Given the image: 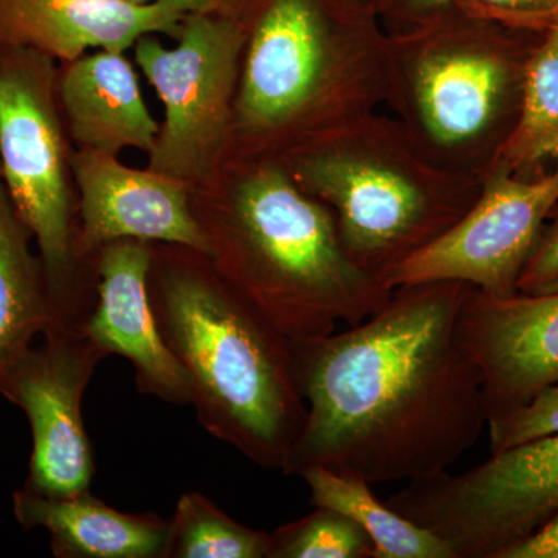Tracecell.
Returning <instances> with one entry per match:
<instances>
[{
  "label": "cell",
  "instance_id": "7c38bea8",
  "mask_svg": "<svg viewBox=\"0 0 558 558\" xmlns=\"http://www.w3.org/2000/svg\"><path fill=\"white\" fill-rule=\"evenodd\" d=\"M458 332L480 373L487 422L557 384L558 290L499 296L472 288Z\"/></svg>",
  "mask_w": 558,
  "mask_h": 558
},
{
  "label": "cell",
  "instance_id": "e0dca14e",
  "mask_svg": "<svg viewBox=\"0 0 558 558\" xmlns=\"http://www.w3.org/2000/svg\"><path fill=\"white\" fill-rule=\"evenodd\" d=\"M58 95L80 149L117 156L135 148L150 153L159 123L143 100L134 69L116 51L100 50L69 62Z\"/></svg>",
  "mask_w": 558,
  "mask_h": 558
},
{
  "label": "cell",
  "instance_id": "3957f363",
  "mask_svg": "<svg viewBox=\"0 0 558 558\" xmlns=\"http://www.w3.org/2000/svg\"><path fill=\"white\" fill-rule=\"evenodd\" d=\"M201 226L220 277L290 343L359 325L395 290L351 259L329 207L274 157L245 168L218 220Z\"/></svg>",
  "mask_w": 558,
  "mask_h": 558
},
{
  "label": "cell",
  "instance_id": "7402d4cb",
  "mask_svg": "<svg viewBox=\"0 0 558 558\" xmlns=\"http://www.w3.org/2000/svg\"><path fill=\"white\" fill-rule=\"evenodd\" d=\"M368 534L354 520L328 508L278 527L267 558H373Z\"/></svg>",
  "mask_w": 558,
  "mask_h": 558
},
{
  "label": "cell",
  "instance_id": "f1b7e54d",
  "mask_svg": "<svg viewBox=\"0 0 558 558\" xmlns=\"http://www.w3.org/2000/svg\"><path fill=\"white\" fill-rule=\"evenodd\" d=\"M354 2L360 3V5L366 7V9L376 11L377 14H381L385 5H387V0H354Z\"/></svg>",
  "mask_w": 558,
  "mask_h": 558
},
{
  "label": "cell",
  "instance_id": "603a6c76",
  "mask_svg": "<svg viewBox=\"0 0 558 558\" xmlns=\"http://www.w3.org/2000/svg\"><path fill=\"white\" fill-rule=\"evenodd\" d=\"M449 5L470 7L535 31L558 25V0H387L380 20L387 32L407 31Z\"/></svg>",
  "mask_w": 558,
  "mask_h": 558
},
{
  "label": "cell",
  "instance_id": "7a4b0ae2",
  "mask_svg": "<svg viewBox=\"0 0 558 558\" xmlns=\"http://www.w3.org/2000/svg\"><path fill=\"white\" fill-rule=\"evenodd\" d=\"M153 245V244H150ZM153 248L148 290L191 405L213 438L264 469H284L306 424L292 343L242 299L204 253Z\"/></svg>",
  "mask_w": 558,
  "mask_h": 558
},
{
  "label": "cell",
  "instance_id": "6da1fadb",
  "mask_svg": "<svg viewBox=\"0 0 558 558\" xmlns=\"http://www.w3.org/2000/svg\"><path fill=\"white\" fill-rule=\"evenodd\" d=\"M473 286H399L343 332L292 343L307 416L284 475L325 468L371 484L447 472L487 428L481 379L458 332Z\"/></svg>",
  "mask_w": 558,
  "mask_h": 558
},
{
  "label": "cell",
  "instance_id": "83f0119b",
  "mask_svg": "<svg viewBox=\"0 0 558 558\" xmlns=\"http://www.w3.org/2000/svg\"><path fill=\"white\" fill-rule=\"evenodd\" d=\"M255 3L256 0H226L229 13L238 17H244Z\"/></svg>",
  "mask_w": 558,
  "mask_h": 558
},
{
  "label": "cell",
  "instance_id": "4fadbf2b",
  "mask_svg": "<svg viewBox=\"0 0 558 558\" xmlns=\"http://www.w3.org/2000/svg\"><path fill=\"white\" fill-rule=\"evenodd\" d=\"M80 191V245L97 255L110 242L170 244L211 256V245L186 194L185 182L134 170L112 154L80 149L70 156Z\"/></svg>",
  "mask_w": 558,
  "mask_h": 558
},
{
  "label": "cell",
  "instance_id": "484cf974",
  "mask_svg": "<svg viewBox=\"0 0 558 558\" xmlns=\"http://www.w3.org/2000/svg\"><path fill=\"white\" fill-rule=\"evenodd\" d=\"M502 558H558V513L534 535L509 549Z\"/></svg>",
  "mask_w": 558,
  "mask_h": 558
},
{
  "label": "cell",
  "instance_id": "44dd1931",
  "mask_svg": "<svg viewBox=\"0 0 558 558\" xmlns=\"http://www.w3.org/2000/svg\"><path fill=\"white\" fill-rule=\"evenodd\" d=\"M270 534L230 519L199 492L179 498L167 558H267Z\"/></svg>",
  "mask_w": 558,
  "mask_h": 558
},
{
  "label": "cell",
  "instance_id": "277c9868",
  "mask_svg": "<svg viewBox=\"0 0 558 558\" xmlns=\"http://www.w3.org/2000/svg\"><path fill=\"white\" fill-rule=\"evenodd\" d=\"M546 32L465 5L388 32L385 105L429 163L484 180L515 130Z\"/></svg>",
  "mask_w": 558,
  "mask_h": 558
},
{
  "label": "cell",
  "instance_id": "5bb4252c",
  "mask_svg": "<svg viewBox=\"0 0 558 558\" xmlns=\"http://www.w3.org/2000/svg\"><path fill=\"white\" fill-rule=\"evenodd\" d=\"M153 245L123 240L102 245L95 255L97 301L83 332L106 354L130 360L143 395L175 405H191L185 371L161 339L148 277Z\"/></svg>",
  "mask_w": 558,
  "mask_h": 558
},
{
  "label": "cell",
  "instance_id": "2e32d148",
  "mask_svg": "<svg viewBox=\"0 0 558 558\" xmlns=\"http://www.w3.org/2000/svg\"><path fill=\"white\" fill-rule=\"evenodd\" d=\"M13 513L25 531H47L57 558H167L170 545V521L120 512L89 490L49 497L22 487L13 494Z\"/></svg>",
  "mask_w": 558,
  "mask_h": 558
},
{
  "label": "cell",
  "instance_id": "8fae6325",
  "mask_svg": "<svg viewBox=\"0 0 558 558\" xmlns=\"http://www.w3.org/2000/svg\"><path fill=\"white\" fill-rule=\"evenodd\" d=\"M106 357L83 330L54 329L0 377V395L20 407L31 424L28 490L49 497L89 490L95 462L81 402Z\"/></svg>",
  "mask_w": 558,
  "mask_h": 558
},
{
  "label": "cell",
  "instance_id": "9c48e42d",
  "mask_svg": "<svg viewBox=\"0 0 558 558\" xmlns=\"http://www.w3.org/2000/svg\"><path fill=\"white\" fill-rule=\"evenodd\" d=\"M168 49L154 35L135 43V60L165 105L149 168L182 182L215 163L233 130L245 22L226 11L190 13Z\"/></svg>",
  "mask_w": 558,
  "mask_h": 558
},
{
  "label": "cell",
  "instance_id": "52a82bcc",
  "mask_svg": "<svg viewBox=\"0 0 558 558\" xmlns=\"http://www.w3.org/2000/svg\"><path fill=\"white\" fill-rule=\"evenodd\" d=\"M57 90L51 58L0 44V178L38 245L54 329L83 330L97 295L80 277L84 253Z\"/></svg>",
  "mask_w": 558,
  "mask_h": 558
},
{
  "label": "cell",
  "instance_id": "ba28073f",
  "mask_svg": "<svg viewBox=\"0 0 558 558\" xmlns=\"http://www.w3.org/2000/svg\"><path fill=\"white\" fill-rule=\"evenodd\" d=\"M389 502L457 558H502L558 513V436L492 453L461 475L410 481Z\"/></svg>",
  "mask_w": 558,
  "mask_h": 558
},
{
  "label": "cell",
  "instance_id": "8992f818",
  "mask_svg": "<svg viewBox=\"0 0 558 558\" xmlns=\"http://www.w3.org/2000/svg\"><path fill=\"white\" fill-rule=\"evenodd\" d=\"M279 160L329 207L341 244L363 270L388 275L442 236L478 199L483 180L440 170L395 117L366 113Z\"/></svg>",
  "mask_w": 558,
  "mask_h": 558
},
{
  "label": "cell",
  "instance_id": "4316f807",
  "mask_svg": "<svg viewBox=\"0 0 558 558\" xmlns=\"http://www.w3.org/2000/svg\"><path fill=\"white\" fill-rule=\"evenodd\" d=\"M123 2L135 3V5H150V3H167L178 7L186 13H205V11H226V0H123Z\"/></svg>",
  "mask_w": 558,
  "mask_h": 558
},
{
  "label": "cell",
  "instance_id": "30bf717a",
  "mask_svg": "<svg viewBox=\"0 0 558 558\" xmlns=\"http://www.w3.org/2000/svg\"><path fill=\"white\" fill-rule=\"evenodd\" d=\"M558 205V167L524 180L494 168L472 208L435 242L388 275L391 289L427 281H464L509 296L546 220Z\"/></svg>",
  "mask_w": 558,
  "mask_h": 558
},
{
  "label": "cell",
  "instance_id": "9a60e30c",
  "mask_svg": "<svg viewBox=\"0 0 558 558\" xmlns=\"http://www.w3.org/2000/svg\"><path fill=\"white\" fill-rule=\"evenodd\" d=\"M190 13L123 0H0V44L73 62L87 50L123 53L143 36H178Z\"/></svg>",
  "mask_w": 558,
  "mask_h": 558
},
{
  "label": "cell",
  "instance_id": "cb8c5ba5",
  "mask_svg": "<svg viewBox=\"0 0 558 558\" xmlns=\"http://www.w3.org/2000/svg\"><path fill=\"white\" fill-rule=\"evenodd\" d=\"M492 453L558 436V381L526 405L487 422Z\"/></svg>",
  "mask_w": 558,
  "mask_h": 558
},
{
  "label": "cell",
  "instance_id": "d6986e66",
  "mask_svg": "<svg viewBox=\"0 0 558 558\" xmlns=\"http://www.w3.org/2000/svg\"><path fill=\"white\" fill-rule=\"evenodd\" d=\"M315 508H328L354 520L373 542V558H457L427 527L400 515L371 490V483L325 468L301 473Z\"/></svg>",
  "mask_w": 558,
  "mask_h": 558
},
{
  "label": "cell",
  "instance_id": "d4e9b609",
  "mask_svg": "<svg viewBox=\"0 0 558 558\" xmlns=\"http://www.w3.org/2000/svg\"><path fill=\"white\" fill-rule=\"evenodd\" d=\"M517 289L531 295L558 290V205L539 233Z\"/></svg>",
  "mask_w": 558,
  "mask_h": 558
},
{
  "label": "cell",
  "instance_id": "ffe728a7",
  "mask_svg": "<svg viewBox=\"0 0 558 558\" xmlns=\"http://www.w3.org/2000/svg\"><path fill=\"white\" fill-rule=\"evenodd\" d=\"M557 167L558 25H554L529 61L519 121L494 168L532 180Z\"/></svg>",
  "mask_w": 558,
  "mask_h": 558
},
{
  "label": "cell",
  "instance_id": "ac0fdd59",
  "mask_svg": "<svg viewBox=\"0 0 558 558\" xmlns=\"http://www.w3.org/2000/svg\"><path fill=\"white\" fill-rule=\"evenodd\" d=\"M32 231L0 178V377L40 337L54 329L49 289Z\"/></svg>",
  "mask_w": 558,
  "mask_h": 558
},
{
  "label": "cell",
  "instance_id": "5b68a950",
  "mask_svg": "<svg viewBox=\"0 0 558 558\" xmlns=\"http://www.w3.org/2000/svg\"><path fill=\"white\" fill-rule=\"evenodd\" d=\"M244 22L233 130L245 142L296 148L385 105L388 32L376 11L354 0H256Z\"/></svg>",
  "mask_w": 558,
  "mask_h": 558
}]
</instances>
